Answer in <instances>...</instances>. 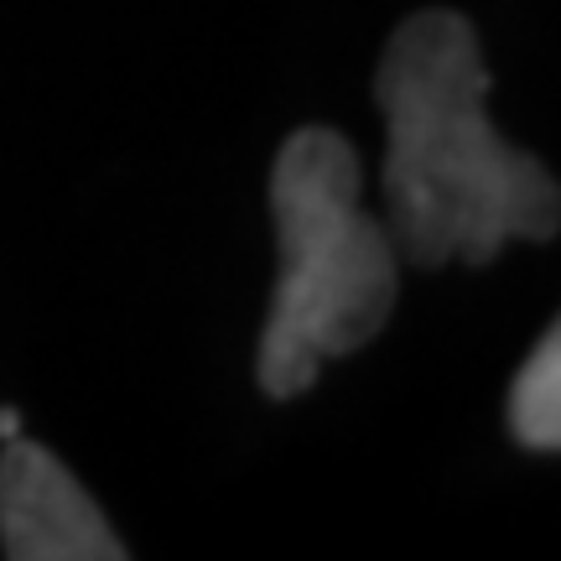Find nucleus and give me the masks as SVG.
Instances as JSON below:
<instances>
[{"mask_svg":"<svg viewBox=\"0 0 561 561\" xmlns=\"http://www.w3.org/2000/svg\"><path fill=\"white\" fill-rule=\"evenodd\" d=\"M390 125L385 229L396 255L421 271L447 261L489 265L510 240H551L557 182L489 121V68L473 21L416 11L396 26L375 73Z\"/></svg>","mask_w":561,"mask_h":561,"instance_id":"f257e3e1","label":"nucleus"},{"mask_svg":"<svg viewBox=\"0 0 561 561\" xmlns=\"http://www.w3.org/2000/svg\"><path fill=\"white\" fill-rule=\"evenodd\" d=\"M359 187V157L339 130L307 125L280 146L271 172L280 280L255 359L271 401L301 396L322 364L364 348L396 307L401 255Z\"/></svg>","mask_w":561,"mask_h":561,"instance_id":"f03ea898","label":"nucleus"},{"mask_svg":"<svg viewBox=\"0 0 561 561\" xmlns=\"http://www.w3.org/2000/svg\"><path fill=\"white\" fill-rule=\"evenodd\" d=\"M0 551L11 561H121L125 541L47 447L11 437L0 447Z\"/></svg>","mask_w":561,"mask_h":561,"instance_id":"7ed1b4c3","label":"nucleus"},{"mask_svg":"<svg viewBox=\"0 0 561 561\" xmlns=\"http://www.w3.org/2000/svg\"><path fill=\"white\" fill-rule=\"evenodd\" d=\"M510 432L530 453H557L561 447V339L557 328L536 343L510 390Z\"/></svg>","mask_w":561,"mask_h":561,"instance_id":"20e7f679","label":"nucleus"},{"mask_svg":"<svg viewBox=\"0 0 561 561\" xmlns=\"http://www.w3.org/2000/svg\"><path fill=\"white\" fill-rule=\"evenodd\" d=\"M11 437H21V416L5 405V411H0V442H11Z\"/></svg>","mask_w":561,"mask_h":561,"instance_id":"39448f33","label":"nucleus"}]
</instances>
